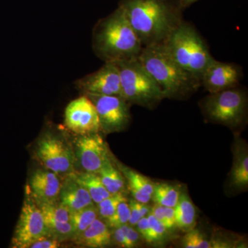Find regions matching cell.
<instances>
[{"mask_svg": "<svg viewBox=\"0 0 248 248\" xmlns=\"http://www.w3.org/2000/svg\"><path fill=\"white\" fill-rule=\"evenodd\" d=\"M119 6L143 47L163 45L184 20L181 0H121Z\"/></svg>", "mask_w": 248, "mask_h": 248, "instance_id": "6da1fadb", "label": "cell"}, {"mask_svg": "<svg viewBox=\"0 0 248 248\" xmlns=\"http://www.w3.org/2000/svg\"><path fill=\"white\" fill-rule=\"evenodd\" d=\"M93 48L104 62H118L138 58L143 46L119 6L96 24L93 32Z\"/></svg>", "mask_w": 248, "mask_h": 248, "instance_id": "7a4b0ae2", "label": "cell"}, {"mask_svg": "<svg viewBox=\"0 0 248 248\" xmlns=\"http://www.w3.org/2000/svg\"><path fill=\"white\" fill-rule=\"evenodd\" d=\"M138 58L165 98L183 99L202 86L200 80L181 66L163 45L143 47Z\"/></svg>", "mask_w": 248, "mask_h": 248, "instance_id": "3957f363", "label": "cell"}, {"mask_svg": "<svg viewBox=\"0 0 248 248\" xmlns=\"http://www.w3.org/2000/svg\"><path fill=\"white\" fill-rule=\"evenodd\" d=\"M171 57L202 81L215 59L205 41L190 23L183 21L163 44Z\"/></svg>", "mask_w": 248, "mask_h": 248, "instance_id": "277c9868", "label": "cell"}, {"mask_svg": "<svg viewBox=\"0 0 248 248\" xmlns=\"http://www.w3.org/2000/svg\"><path fill=\"white\" fill-rule=\"evenodd\" d=\"M122 97L130 104L153 109L165 99L164 93L138 58L116 62Z\"/></svg>", "mask_w": 248, "mask_h": 248, "instance_id": "5b68a950", "label": "cell"}, {"mask_svg": "<svg viewBox=\"0 0 248 248\" xmlns=\"http://www.w3.org/2000/svg\"><path fill=\"white\" fill-rule=\"evenodd\" d=\"M202 108L207 120L235 128L247 118V94L239 86L212 93L202 101Z\"/></svg>", "mask_w": 248, "mask_h": 248, "instance_id": "8992f818", "label": "cell"}, {"mask_svg": "<svg viewBox=\"0 0 248 248\" xmlns=\"http://www.w3.org/2000/svg\"><path fill=\"white\" fill-rule=\"evenodd\" d=\"M36 155L44 166L57 175L74 173L75 155L63 139L55 134L47 132L41 137Z\"/></svg>", "mask_w": 248, "mask_h": 248, "instance_id": "52a82bcc", "label": "cell"}, {"mask_svg": "<svg viewBox=\"0 0 248 248\" xmlns=\"http://www.w3.org/2000/svg\"><path fill=\"white\" fill-rule=\"evenodd\" d=\"M43 215L32 196L28 192L12 238V247L29 248L36 241L49 236Z\"/></svg>", "mask_w": 248, "mask_h": 248, "instance_id": "ba28073f", "label": "cell"}, {"mask_svg": "<svg viewBox=\"0 0 248 248\" xmlns=\"http://www.w3.org/2000/svg\"><path fill=\"white\" fill-rule=\"evenodd\" d=\"M94 104L100 128L106 134L124 130L130 123V105L122 96L85 94Z\"/></svg>", "mask_w": 248, "mask_h": 248, "instance_id": "9c48e42d", "label": "cell"}, {"mask_svg": "<svg viewBox=\"0 0 248 248\" xmlns=\"http://www.w3.org/2000/svg\"><path fill=\"white\" fill-rule=\"evenodd\" d=\"M64 124L68 130L79 135L97 133L101 130L95 107L85 94L67 106Z\"/></svg>", "mask_w": 248, "mask_h": 248, "instance_id": "30bf717a", "label": "cell"}, {"mask_svg": "<svg viewBox=\"0 0 248 248\" xmlns=\"http://www.w3.org/2000/svg\"><path fill=\"white\" fill-rule=\"evenodd\" d=\"M76 84L84 94L122 96L118 67L113 62H105L98 71L78 79Z\"/></svg>", "mask_w": 248, "mask_h": 248, "instance_id": "8fae6325", "label": "cell"}, {"mask_svg": "<svg viewBox=\"0 0 248 248\" xmlns=\"http://www.w3.org/2000/svg\"><path fill=\"white\" fill-rule=\"evenodd\" d=\"M75 156L84 172L98 174L109 156L107 143L98 133L80 135Z\"/></svg>", "mask_w": 248, "mask_h": 248, "instance_id": "7c38bea8", "label": "cell"}, {"mask_svg": "<svg viewBox=\"0 0 248 248\" xmlns=\"http://www.w3.org/2000/svg\"><path fill=\"white\" fill-rule=\"evenodd\" d=\"M242 77V69L238 65L215 60L205 70L201 83L212 94L239 86Z\"/></svg>", "mask_w": 248, "mask_h": 248, "instance_id": "4fadbf2b", "label": "cell"}, {"mask_svg": "<svg viewBox=\"0 0 248 248\" xmlns=\"http://www.w3.org/2000/svg\"><path fill=\"white\" fill-rule=\"evenodd\" d=\"M58 175L51 171L37 170L29 180V192L36 203L58 200L61 189Z\"/></svg>", "mask_w": 248, "mask_h": 248, "instance_id": "5bb4252c", "label": "cell"}, {"mask_svg": "<svg viewBox=\"0 0 248 248\" xmlns=\"http://www.w3.org/2000/svg\"><path fill=\"white\" fill-rule=\"evenodd\" d=\"M59 200L71 213L94 204L87 190L77 182L74 173L67 176L62 184Z\"/></svg>", "mask_w": 248, "mask_h": 248, "instance_id": "9a60e30c", "label": "cell"}, {"mask_svg": "<svg viewBox=\"0 0 248 248\" xmlns=\"http://www.w3.org/2000/svg\"><path fill=\"white\" fill-rule=\"evenodd\" d=\"M78 244L88 248L107 247L112 241V233L109 226L99 217L91 226L74 239Z\"/></svg>", "mask_w": 248, "mask_h": 248, "instance_id": "2e32d148", "label": "cell"}, {"mask_svg": "<svg viewBox=\"0 0 248 248\" xmlns=\"http://www.w3.org/2000/svg\"><path fill=\"white\" fill-rule=\"evenodd\" d=\"M120 170L128 181L134 200L140 203H149L154 192L155 183L146 176L123 165H120Z\"/></svg>", "mask_w": 248, "mask_h": 248, "instance_id": "e0dca14e", "label": "cell"}, {"mask_svg": "<svg viewBox=\"0 0 248 248\" xmlns=\"http://www.w3.org/2000/svg\"><path fill=\"white\" fill-rule=\"evenodd\" d=\"M231 181L232 185L237 188H245L248 185V148L246 144L240 141L235 145Z\"/></svg>", "mask_w": 248, "mask_h": 248, "instance_id": "ac0fdd59", "label": "cell"}, {"mask_svg": "<svg viewBox=\"0 0 248 248\" xmlns=\"http://www.w3.org/2000/svg\"><path fill=\"white\" fill-rule=\"evenodd\" d=\"M174 208L176 227L184 232L195 228L197 223L196 209L187 193L181 192L178 203Z\"/></svg>", "mask_w": 248, "mask_h": 248, "instance_id": "d6986e66", "label": "cell"}, {"mask_svg": "<svg viewBox=\"0 0 248 248\" xmlns=\"http://www.w3.org/2000/svg\"><path fill=\"white\" fill-rule=\"evenodd\" d=\"M98 175L110 195L123 193L125 189V181L122 173L116 169L110 156L106 159Z\"/></svg>", "mask_w": 248, "mask_h": 248, "instance_id": "ffe728a7", "label": "cell"}, {"mask_svg": "<svg viewBox=\"0 0 248 248\" xmlns=\"http://www.w3.org/2000/svg\"><path fill=\"white\" fill-rule=\"evenodd\" d=\"M75 177L77 182L89 192L94 204L99 203L112 195L103 184L99 176L95 173L83 172L75 174Z\"/></svg>", "mask_w": 248, "mask_h": 248, "instance_id": "44dd1931", "label": "cell"}, {"mask_svg": "<svg viewBox=\"0 0 248 248\" xmlns=\"http://www.w3.org/2000/svg\"><path fill=\"white\" fill-rule=\"evenodd\" d=\"M181 192L177 186L166 183H157L155 184L152 199L155 203L162 206L174 208L178 203Z\"/></svg>", "mask_w": 248, "mask_h": 248, "instance_id": "7402d4cb", "label": "cell"}, {"mask_svg": "<svg viewBox=\"0 0 248 248\" xmlns=\"http://www.w3.org/2000/svg\"><path fill=\"white\" fill-rule=\"evenodd\" d=\"M97 217V208L94 204L71 213L70 221L74 231L73 239L74 240L86 231Z\"/></svg>", "mask_w": 248, "mask_h": 248, "instance_id": "603a6c76", "label": "cell"}, {"mask_svg": "<svg viewBox=\"0 0 248 248\" xmlns=\"http://www.w3.org/2000/svg\"><path fill=\"white\" fill-rule=\"evenodd\" d=\"M36 203L42 212L44 219L60 222H71L70 221H71V212L61 202H58V200L55 202Z\"/></svg>", "mask_w": 248, "mask_h": 248, "instance_id": "cb8c5ba5", "label": "cell"}, {"mask_svg": "<svg viewBox=\"0 0 248 248\" xmlns=\"http://www.w3.org/2000/svg\"><path fill=\"white\" fill-rule=\"evenodd\" d=\"M49 233L61 242L64 240L73 239L74 236L73 226L71 222H60L45 220Z\"/></svg>", "mask_w": 248, "mask_h": 248, "instance_id": "d4e9b609", "label": "cell"}, {"mask_svg": "<svg viewBox=\"0 0 248 248\" xmlns=\"http://www.w3.org/2000/svg\"><path fill=\"white\" fill-rule=\"evenodd\" d=\"M125 199V197H124L123 193H118L110 195L99 203L96 204L98 210V217L107 222V220L115 213L116 209L120 202Z\"/></svg>", "mask_w": 248, "mask_h": 248, "instance_id": "484cf974", "label": "cell"}, {"mask_svg": "<svg viewBox=\"0 0 248 248\" xmlns=\"http://www.w3.org/2000/svg\"><path fill=\"white\" fill-rule=\"evenodd\" d=\"M130 210L126 199L122 201L116 209L115 213L107 220L106 223L112 228H118L128 224L130 219Z\"/></svg>", "mask_w": 248, "mask_h": 248, "instance_id": "4316f807", "label": "cell"}, {"mask_svg": "<svg viewBox=\"0 0 248 248\" xmlns=\"http://www.w3.org/2000/svg\"><path fill=\"white\" fill-rule=\"evenodd\" d=\"M183 246L186 248H210L211 243L200 231L194 229L187 232L182 240Z\"/></svg>", "mask_w": 248, "mask_h": 248, "instance_id": "83f0119b", "label": "cell"}, {"mask_svg": "<svg viewBox=\"0 0 248 248\" xmlns=\"http://www.w3.org/2000/svg\"><path fill=\"white\" fill-rule=\"evenodd\" d=\"M148 218L149 223V234L147 242L154 244L164 241L168 231L166 227L151 213L148 215Z\"/></svg>", "mask_w": 248, "mask_h": 248, "instance_id": "f1b7e54d", "label": "cell"}, {"mask_svg": "<svg viewBox=\"0 0 248 248\" xmlns=\"http://www.w3.org/2000/svg\"><path fill=\"white\" fill-rule=\"evenodd\" d=\"M60 246V241L51 235L44 236L31 244L29 248H58Z\"/></svg>", "mask_w": 248, "mask_h": 248, "instance_id": "f546056e", "label": "cell"}, {"mask_svg": "<svg viewBox=\"0 0 248 248\" xmlns=\"http://www.w3.org/2000/svg\"><path fill=\"white\" fill-rule=\"evenodd\" d=\"M140 233L135 227L127 226L125 231V248H131L138 246L140 241Z\"/></svg>", "mask_w": 248, "mask_h": 248, "instance_id": "4dcf8cb0", "label": "cell"}, {"mask_svg": "<svg viewBox=\"0 0 248 248\" xmlns=\"http://www.w3.org/2000/svg\"><path fill=\"white\" fill-rule=\"evenodd\" d=\"M163 215H164V225L168 231L172 230L175 224V214L174 208L163 206Z\"/></svg>", "mask_w": 248, "mask_h": 248, "instance_id": "1f68e13d", "label": "cell"}, {"mask_svg": "<svg viewBox=\"0 0 248 248\" xmlns=\"http://www.w3.org/2000/svg\"><path fill=\"white\" fill-rule=\"evenodd\" d=\"M129 206H130V216L128 224L129 226L135 227V228L137 223H138L140 218H141L140 211H139L138 202L134 200V199L130 200V202H129Z\"/></svg>", "mask_w": 248, "mask_h": 248, "instance_id": "d6a6232c", "label": "cell"}, {"mask_svg": "<svg viewBox=\"0 0 248 248\" xmlns=\"http://www.w3.org/2000/svg\"><path fill=\"white\" fill-rule=\"evenodd\" d=\"M128 224L123 225V226L118 227V228H114L113 240L117 246L120 247L125 248V231Z\"/></svg>", "mask_w": 248, "mask_h": 248, "instance_id": "836d02e7", "label": "cell"}, {"mask_svg": "<svg viewBox=\"0 0 248 248\" xmlns=\"http://www.w3.org/2000/svg\"><path fill=\"white\" fill-rule=\"evenodd\" d=\"M135 227H137V231L140 233V236L147 241L148 234H149V223H148V217H142L140 218Z\"/></svg>", "mask_w": 248, "mask_h": 248, "instance_id": "e575fe53", "label": "cell"}, {"mask_svg": "<svg viewBox=\"0 0 248 248\" xmlns=\"http://www.w3.org/2000/svg\"><path fill=\"white\" fill-rule=\"evenodd\" d=\"M138 207L141 218L148 217L151 213L152 207L150 206L148 203H140L138 202Z\"/></svg>", "mask_w": 248, "mask_h": 248, "instance_id": "d590c367", "label": "cell"}, {"mask_svg": "<svg viewBox=\"0 0 248 248\" xmlns=\"http://www.w3.org/2000/svg\"><path fill=\"white\" fill-rule=\"evenodd\" d=\"M197 1L198 0H181V4H182L183 8L185 9V8L190 6L191 4Z\"/></svg>", "mask_w": 248, "mask_h": 248, "instance_id": "8d00e7d4", "label": "cell"}]
</instances>
